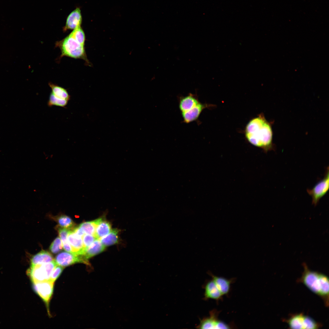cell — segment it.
<instances>
[{
	"mask_svg": "<svg viewBox=\"0 0 329 329\" xmlns=\"http://www.w3.org/2000/svg\"><path fill=\"white\" fill-rule=\"evenodd\" d=\"M272 135L270 124L261 115L250 120L245 130V136L249 142L262 149L265 153L274 149Z\"/></svg>",
	"mask_w": 329,
	"mask_h": 329,
	"instance_id": "cell-1",
	"label": "cell"
},
{
	"mask_svg": "<svg viewBox=\"0 0 329 329\" xmlns=\"http://www.w3.org/2000/svg\"><path fill=\"white\" fill-rule=\"evenodd\" d=\"M303 265L304 271L301 281L313 292L322 296L328 297L329 279L321 273L310 271L305 263Z\"/></svg>",
	"mask_w": 329,
	"mask_h": 329,
	"instance_id": "cell-2",
	"label": "cell"
},
{
	"mask_svg": "<svg viewBox=\"0 0 329 329\" xmlns=\"http://www.w3.org/2000/svg\"><path fill=\"white\" fill-rule=\"evenodd\" d=\"M55 46L60 49L61 57L82 59L90 64L84 46L79 43L70 34L62 40L56 42Z\"/></svg>",
	"mask_w": 329,
	"mask_h": 329,
	"instance_id": "cell-3",
	"label": "cell"
},
{
	"mask_svg": "<svg viewBox=\"0 0 329 329\" xmlns=\"http://www.w3.org/2000/svg\"><path fill=\"white\" fill-rule=\"evenodd\" d=\"M56 265L54 260L46 263L31 265L27 273L33 283L49 280Z\"/></svg>",
	"mask_w": 329,
	"mask_h": 329,
	"instance_id": "cell-4",
	"label": "cell"
},
{
	"mask_svg": "<svg viewBox=\"0 0 329 329\" xmlns=\"http://www.w3.org/2000/svg\"><path fill=\"white\" fill-rule=\"evenodd\" d=\"M329 167L326 168L324 176L311 189H308L307 192L312 198V204L316 206L320 199L327 193L329 188Z\"/></svg>",
	"mask_w": 329,
	"mask_h": 329,
	"instance_id": "cell-5",
	"label": "cell"
},
{
	"mask_svg": "<svg viewBox=\"0 0 329 329\" xmlns=\"http://www.w3.org/2000/svg\"><path fill=\"white\" fill-rule=\"evenodd\" d=\"M54 260L57 265L63 267L78 263L88 264V260L83 255H77L65 252L58 254Z\"/></svg>",
	"mask_w": 329,
	"mask_h": 329,
	"instance_id": "cell-6",
	"label": "cell"
},
{
	"mask_svg": "<svg viewBox=\"0 0 329 329\" xmlns=\"http://www.w3.org/2000/svg\"><path fill=\"white\" fill-rule=\"evenodd\" d=\"M54 283L50 280L33 283L34 291L48 306L53 293Z\"/></svg>",
	"mask_w": 329,
	"mask_h": 329,
	"instance_id": "cell-7",
	"label": "cell"
},
{
	"mask_svg": "<svg viewBox=\"0 0 329 329\" xmlns=\"http://www.w3.org/2000/svg\"><path fill=\"white\" fill-rule=\"evenodd\" d=\"M218 312L214 310L210 312V316L201 320L198 328L200 329H229L230 326L218 318Z\"/></svg>",
	"mask_w": 329,
	"mask_h": 329,
	"instance_id": "cell-8",
	"label": "cell"
},
{
	"mask_svg": "<svg viewBox=\"0 0 329 329\" xmlns=\"http://www.w3.org/2000/svg\"><path fill=\"white\" fill-rule=\"evenodd\" d=\"M67 240L72 249V253L79 255H83L85 250L83 247L82 237L76 235L72 229L69 230Z\"/></svg>",
	"mask_w": 329,
	"mask_h": 329,
	"instance_id": "cell-9",
	"label": "cell"
},
{
	"mask_svg": "<svg viewBox=\"0 0 329 329\" xmlns=\"http://www.w3.org/2000/svg\"><path fill=\"white\" fill-rule=\"evenodd\" d=\"M207 104H203L200 102L194 107L187 111L182 112L183 121L188 123L196 120L203 110L207 107Z\"/></svg>",
	"mask_w": 329,
	"mask_h": 329,
	"instance_id": "cell-10",
	"label": "cell"
},
{
	"mask_svg": "<svg viewBox=\"0 0 329 329\" xmlns=\"http://www.w3.org/2000/svg\"><path fill=\"white\" fill-rule=\"evenodd\" d=\"M82 17L79 8H77L72 12L68 16L65 26L63 28L64 31L69 30H74L77 27L81 26Z\"/></svg>",
	"mask_w": 329,
	"mask_h": 329,
	"instance_id": "cell-11",
	"label": "cell"
},
{
	"mask_svg": "<svg viewBox=\"0 0 329 329\" xmlns=\"http://www.w3.org/2000/svg\"><path fill=\"white\" fill-rule=\"evenodd\" d=\"M200 102L196 95L189 93L185 96L180 97L179 108L181 112H185L192 109Z\"/></svg>",
	"mask_w": 329,
	"mask_h": 329,
	"instance_id": "cell-12",
	"label": "cell"
},
{
	"mask_svg": "<svg viewBox=\"0 0 329 329\" xmlns=\"http://www.w3.org/2000/svg\"><path fill=\"white\" fill-rule=\"evenodd\" d=\"M204 299H212L216 300L221 299L223 295L215 283L212 280L208 281L204 287Z\"/></svg>",
	"mask_w": 329,
	"mask_h": 329,
	"instance_id": "cell-13",
	"label": "cell"
},
{
	"mask_svg": "<svg viewBox=\"0 0 329 329\" xmlns=\"http://www.w3.org/2000/svg\"><path fill=\"white\" fill-rule=\"evenodd\" d=\"M209 274L222 295H224L228 294L230 290L232 280L217 276L210 273H209Z\"/></svg>",
	"mask_w": 329,
	"mask_h": 329,
	"instance_id": "cell-14",
	"label": "cell"
},
{
	"mask_svg": "<svg viewBox=\"0 0 329 329\" xmlns=\"http://www.w3.org/2000/svg\"><path fill=\"white\" fill-rule=\"evenodd\" d=\"M105 248L100 240L97 239L86 249L83 255L88 260L89 258L102 252Z\"/></svg>",
	"mask_w": 329,
	"mask_h": 329,
	"instance_id": "cell-15",
	"label": "cell"
},
{
	"mask_svg": "<svg viewBox=\"0 0 329 329\" xmlns=\"http://www.w3.org/2000/svg\"><path fill=\"white\" fill-rule=\"evenodd\" d=\"M111 230L110 222L101 218L96 226L94 235L97 239H100L108 234Z\"/></svg>",
	"mask_w": 329,
	"mask_h": 329,
	"instance_id": "cell-16",
	"label": "cell"
},
{
	"mask_svg": "<svg viewBox=\"0 0 329 329\" xmlns=\"http://www.w3.org/2000/svg\"><path fill=\"white\" fill-rule=\"evenodd\" d=\"M53 257L49 252L42 250L34 255L31 259V265L46 263L54 260Z\"/></svg>",
	"mask_w": 329,
	"mask_h": 329,
	"instance_id": "cell-17",
	"label": "cell"
},
{
	"mask_svg": "<svg viewBox=\"0 0 329 329\" xmlns=\"http://www.w3.org/2000/svg\"><path fill=\"white\" fill-rule=\"evenodd\" d=\"M119 233L118 229H112L108 234L99 239L105 247L113 245L118 242Z\"/></svg>",
	"mask_w": 329,
	"mask_h": 329,
	"instance_id": "cell-18",
	"label": "cell"
},
{
	"mask_svg": "<svg viewBox=\"0 0 329 329\" xmlns=\"http://www.w3.org/2000/svg\"><path fill=\"white\" fill-rule=\"evenodd\" d=\"M48 85L51 89V92L56 96L68 101L70 100V96L65 89L52 83H49Z\"/></svg>",
	"mask_w": 329,
	"mask_h": 329,
	"instance_id": "cell-19",
	"label": "cell"
},
{
	"mask_svg": "<svg viewBox=\"0 0 329 329\" xmlns=\"http://www.w3.org/2000/svg\"><path fill=\"white\" fill-rule=\"evenodd\" d=\"M101 218L94 221L83 222L79 226L83 231L85 234L95 235L97 225L101 220Z\"/></svg>",
	"mask_w": 329,
	"mask_h": 329,
	"instance_id": "cell-20",
	"label": "cell"
},
{
	"mask_svg": "<svg viewBox=\"0 0 329 329\" xmlns=\"http://www.w3.org/2000/svg\"><path fill=\"white\" fill-rule=\"evenodd\" d=\"M305 316L302 314L295 315L288 321L291 328L292 329H304Z\"/></svg>",
	"mask_w": 329,
	"mask_h": 329,
	"instance_id": "cell-21",
	"label": "cell"
},
{
	"mask_svg": "<svg viewBox=\"0 0 329 329\" xmlns=\"http://www.w3.org/2000/svg\"><path fill=\"white\" fill-rule=\"evenodd\" d=\"M57 221L61 228L69 229H72L75 225L73 221L69 217L62 215L57 218Z\"/></svg>",
	"mask_w": 329,
	"mask_h": 329,
	"instance_id": "cell-22",
	"label": "cell"
},
{
	"mask_svg": "<svg viewBox=\"0 0 329 329\" xmlns=\"http://www.w3.org/2000/svg\"><path fill=\"white\" fill-rule=\"evenodd\" d=\"M68 101L58 97L51 92L49 96L48 105L49 107L56 106L65 107L67 105Z\"/></svg>",
	"mask_w": 329,
	"mask_h": 329,
	"instance_id": "cell-23",
	"label": "cell"
},
{
	"mask_svg": "<svg viewBox=\"0 0 329 329\" xmlns=\"http://www.w3.org/2000/svg\"><path fill=\"white\" fill-rule=\"evenodd\" d=\"M69 34L79 43L82 45H84L85 36L81 26L77 27L74 29Z\"/></svg>",
	"mask_w": 329,
	"mask_h": 329,
	"instance_id": "cell-24",
	"label": "cell"
},
{
	"mask_svg": "<svg viewBox=\"0 0 329 329\" xmlns=\"http://www.w3.org/2000/svg\"><path fill=\"white\" fill-rule=\"evenodd\" d=\"M62 242L61 239L57 237L55 239L51 244L50 247V250L53 253L56 254L62 249Z\"/></svg>",
	"mask_w": 329,
	"mask_h": 329,
	"instance_id": "cell-25",
	"label": "cell"
},
{
	"mask_svg": "<svg viewBox=\"0 0 329 329\" xmlns=\"http://www.w3.org/2000/svg\"><path fill=\"white\" fill-rule=\"evenodd\" d=\"M97 239L94 235L88 234L84 235L82 237V239L83 247L85 251L86 249Z\"/></svg>",
	"mask_w": 329,
	"mask_h": 329,
	"instance_id": "cell-26",
	"label": "cell"
},
{
	"mask_svg": "<svg viewBox=\"0 0 329 329\" xmlns=\"http://www.w3.org/2000/svg\"><path fill=\"white\" fill-rule=\"evenodd\" d=\"M70 230V229L61 227L58 228V234L62 241V244L68 242L67 240V236Z\"/></svg>",
	"mask_w": 329,
	"mask_h": 329,
	"instance_id": "cell-27",
	"label": "cell"
},
{
	"mask_svg": "<svg viewBox=\"0 0 329 329\" xmlns=\"http://www.w3.org/2000/svg\"><path fill=\"white\" fill-rule=\"evenodd\" d=\"M63 269V267L57 265L51 273L49 280L54 282L61 274Z\"/></svg>",
	"mask_w": 329,
	"mask_h": 329,
	"instance_id": "cell-28",
	"label": "cell"
},
{
	"mask_svg": "<svg viewBox=\"0 0 329 329\" xmlns=\"http://www.w3.org/2000/svg\"><path fill=\"white\" fill-rule=\"evenodd\" d=\"M72 230L76 235L80 237H82L85 234L83 230L79 226Z\"/></svg>",
	"mask_w": 329,
	"mask_h": 329,
	"instance_id": "cell-29",
	"label": "cell"
}]
</instances>
